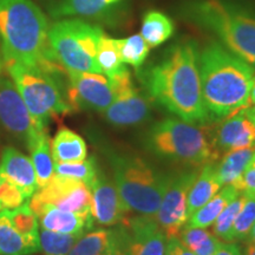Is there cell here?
Masks as SVG:
<instances>
[{
    "mask_svg": "<svg viewBox=\"0 0 255 255\" xmlns=\"http://www.w3.org/2000/svg\"><path fill=\"white\" fill-rule=\"evenodd\" d=\"M15 229L23 235L34 253L40 251L39 247V229L38 219L28 205H21L18 208L6 210Z\"/></svg>",
    "mask_w": 255,
    "mask_h": 255,
    "instance_id": "cell-28",
    "label": "cell"
},
{
    "mask_svg": "<svg viewBox=\"0 0 255 255\" xmlns=\"http://www.w3.org/2000/svg\"><path fill=\"white\" fill-rule=\"evenodd\" d=\"M250 239H251L252 242H254V244H255V223H254L253 228H252V232L250 234Z\"/></svg>",
    "mask_w": 255,
    "mask_h": 255,
    "instance_id": "cell-42",
    "label": "cell"
},
{
    "mask_svg": "<svg viewBox=\"0 0 255 255\" xmlns=\"http://www.w3.org/2000/svg\"><path fill=\"white\" fill-rule=\"evenodd\" d=\"M244 255H255V244L251 240L246 244Z\"/></svg>",
    "mask_w": 255,
    "mask_h": 255,
    "instance_id": "cell-41",
    "label": "cell"
},
{
    "mask_svg": "<svg viewBox=\"0 0 255 255\" xmlns=\"http://www.w3.org/2000/svg\"><path fill=\"white\" fill-rule=\"evenodd\" d=\"M115 90V101L103 111L104 119L114 127L126 128L142 124L150 119V101L135 88L126 65L108 77Z\"/></svg>",
    "mask_w": 255,
    "mask_h": 255,
    "instance_id": "cell-9",
    "label": "cell"
},
{
    "mask_svg": "<svg viewBox=\"0 0 255 255\" xmlns=\"http://www.w3.org/2000/svg\"><path fill=\"white\" fill-rule=\"evenodd\" d=\"M180 13L215 34L235 56L251 65L255 63V9L235 0H187Z\"/></svg>",
    "mask_w": 255,
    "mask_h": 255,
    "instance_id": "cell-4",
    "label": "cell"
},
{
    "mask_svg": "<svg viewBox=\"0 0 255 255\" xmlns=\"http://www.w3.org/2000/svg\"><path fill=\"white\" fill-rule=\"evenodd\" d=\"M251 102L255 104V85L253 87V89H252V92H251Z\"/></svg>",
    "mask_w": 255,
    "mask_h": 255,
    "instance_id": "cell-43",
    "label": "cell"
},
{
    "mask_svg": "<svg viewBox=\"0 0 255 255\" xmlns=\"http://www.w3.org/2000/svg\"><path fill=\"white\" fill-rule=\"evenodd\" d=\"M165 255H196L194 252H191L189 248H187L180 239L174 238L168 240L167 244V254Z\"/></svg>",
    "mask_w": 255,
    "mask_h": 255,
    "instance_id": "cell-39",
    "label": "cell"
},
{
    "mask_svg": "<svg viewBox=\"0 0 255 255\" xmlns=\"http://www.w3.org/2000/svg\"><path fill=\"white\" fill-rule=\"evenodd\" d=\"M251 117H252V116H251ZM253 121H254V124H255V120H253Z\"/></svg>",
    "mask_w": 255,
    "mask_h": 255,
    "instance_id": "cell-47",
    "label": "cell"
},
{
    "mask_svg": "<svg viewBox=\"0 0 255 255\" xmlns=\"http://www.w3.org/2000/svg\"><path fill=\"white\" fill-rule=\"evenodd\" d=\"M0 130L30 143L41 129L32 119L30 111L14 83L0 78Z\"/></svg>",
    "mask_w": 255,
    "mask_h": 255,
    "instance_id": "cell-13",
    "label": "cell"
},
{
    "mask_svg": "<svg viewBox=\"0 0 255 255\" xmlns=\"http://www.w3.org/2000/svg\"><path fill=\"white\" fill-rule=\"evenodd\" d=\"M34 252L9 220L7 212H0V255H30Z\"/></svg>",
    "mask_w": 255,
    "mask_h": 255,
    "instance_id": "cell-26",
    "label": "cell"
},
{
    "mask_svg": "<svg viewBox=\"0 0 255 255\" xmlns=\"http://www.w3.org/2000/svg\"><path fill=\"white\" fill-rule=\"evenodd\" d=\"M0 174L6 181L17 187L26 200L31 199L38 189L36 171L31 158L12 146L2 151Z\"/></svg>",
    "mask_w": 255,
    "mask_h": 255,
    "instance_id": "cell-18",
    "label": "cell"
},
{
    "mask_svg": "<svg viewBox=\"0 0 255 255\" xmlns=\"http://www.w3.org/2000/svg\"><path fill=\"white\" fill-rule=\"evenodd\" d=\"M144 144L158 157L194 167L214 163L220 155L215 135L207 126L196 127L177 119L155 123L145 132Z\"/></svg>",
    "mask_w": 255,
    "mask_h": 255,
    "instance_id": "cell-5",
    "label": "cell"
},
{
    "mask_svg": "<svg viewBox=\"0 0 255 255\" xmlns=\"http://www.w3.org/2000/svg\"><path fill=\"white\" fill-rule=\"evenodd\" d=\"M91 214L102 226H117L128 219L129 210L121 199L116 184L98 170L91 187Z\"/></svg>",
    "mask_w": 255,
    "mask_h": 255,
    "instance_id": "cell-15",
    "label": "cell"
},
{
    "mask_svg": "<svg viewBox=\"0 0 255 255\" xmlns=\"http://www.w3.org/2000/svg\"><path fill=\"white\" fill-rule=\"evenodd\" d=\"M31 151V161L34 167L38 188H43L55 175V162L51 154V142L46 130H41L30 143H27Z\"/></svg>",
    "mask_w": 255,
    "mask_h": 255,
    "instance_id": "cell-21",
    "label": "cell"
},
{
    "mask_svg": "<svg viewBox=\"0 0 255 255\" xmlns=\"http://www.w3.org/2000/svg\"><path fill=\"white\" fill-rule=\"evenodd\" d=\"M255 223V195L246 194L244 206L239 213L231 232V242L235 240H246L250 238Z\"/></svg>",
    "mask_w": 255,
    "mask_h": 255,
    "instance_id": "cell-35",
    "label": "cell"
},
{
    "mask_svg": "<svg viewBox=\"0 0 255 255\" xmlns=\"http://www.w3.org/2000/svg\"><path fill=\"white\" fill-rule=\"evenodd\" d=\"M81 237L72 234L51 232L41 228L39 231V247L44 255H68Z\"/></svg>",
    "mask_w": 255,
    "mask_h": 255,
    "instance_id": "cell-33",
    "label": "cell"
},
{
    "mask_svg": "<svg viewBox=\"0 0 255 255\" xmlns=\"http://www.w3.org/2000/svg\"><path fill=\"white\" fill-rule=\"evenodd\" d=\"M0 180H1V174H0Z\"/></svg>",
    "mask_w": 255,
    "mask_h": 255,
    "instance_id": "cell-46",
    "label": "cell"
},
{
    "mask_svg": "<svg viewBox=\"0 0 255 255\" xmlns=\"http://www.w3.org/2000/svg\"><path fill=\"white\" fill-rule=\"evenodd\" d=\"M111 229H95L83 234L68 255H104L109 248Z\"/></svg>",
    "mask_w": 255,
    "mask_h": 255,
    "instance_id": "cell-29",
    "label": "cell"
},
{
    "mask_svg": "<svg viewBox=\"0 0 255 255\" xmlns=\"http://www.w3.org/2000/svg\"><path fill=\"white\" fill-rule=\"evenodd\" d=\"M122 225L129 240L130 255H165L168 239L155 218L139 215L128 218Z\"/></svg>",
    "mask_w": 255,
    "mask_h": 255,
    "instance_id": "cell-16",
    "label": "cell"
},
{
    "mask_svg": "<svg viewBox=\"0 0 255 255\" xmlns=\"http://www.w3.org/2000/svg\"><path fill=\"white\" fill-rule=\"evenodd\" d=\"M116 44L122 63L129 64L136 69L141 68L150 49L141 34H133L123 39H116Z\"/></svg>",
    "mask_w": 255,
    "mask_h": 255,
    "instance_id": "cell-30",
    "label": "cell"
},
{
    "mask_svg": "<svg viewBox=\"0 0 255 255\" xmlns=\"http://www.w3.org/2000/svg\"><path fill=\"white\" fill-rule=\"evenodd\" d=\"M119 227L111 229V240L109 248L104 255H130L129 240L124 226L117 225Z\"/></svg>",
    "mask_w": 255,
    "mask_h": 255,
    "instance_id": "cell-37",
    "label": "cell"
},
{
    "mask_svg": "<svg viewBox=\"0 0 255 255\" xmlns=\"http://www.w3.org/2000/svg\"><path fill=\"white\" fill-rule=\"evenodd\" d=\"M51 205L60 210L91 216V190L75 178L55 174L31 196L28 206Z\"/></svg>",
    "mask_w": 255,
    "mask_h": 255,
    "instance_id": "cell-11",
    "label": "cell"
},
{
    "mask_svg": "<svg viewBox=\"0 0 255 255\" xmlns=\"http://www.w3.org/2000/svg\"><path fill=\"white\" fill-rule=\"evenodd\" d=\"M151 101L188 123L212 122L202 98L200 51L194 40H181L162 53L161 58L138 71Z\"/></svg>",
    "mask_w": 255,
    "mask_h": 255,
    "instance_id": "cell-1",
    "label": "cell"
},
{
    "mask_svg": "<svg viewBox=\"0 0 255 255\" xmlns=\"http://www.w3.org/2000/svg\"><path fill=\"white\" fill-rule=\"evenodd\" d=\"M253 68H254V69H255V63H254V64H253Z\"/></svg>",
    "mask_w": 255,
    "mask_h": 255,
    "instance_id": "cell-45",
    "label": "cell"
},
{
    "mask_svg": "<svg viewBox=\"0 0 255 255\" xmlns=\"http://www.w3.org/2000/svg\"><path fill=\"white\" fill-rule=\"evenodd\" d=\"M0 55H1V51H0ZM1 69H2V59L1 57H0V72H1Z\"/></svg>",
    "mask_w": 255,
    "mask_h": 255,
    "instance_id": "cell-44",
    "label": "cell"
},
{
    "mask_svg": "<svg viewBox=\"0 0 255 255\" xmlns=\"http://www.w3.org/2000/svg\"><path fill=\"white\" fill-rule=\"evenodd\" d=\"M255 151L253 148H244L229 150L222 158L221 163L216 167V173L221 186H235L244 174L247 164Z\"/></svg>",
    "mask_w": 255,
    "mask_h": 255,
    "instance_id": "cell-24",
    "label": "cell"
},
{
    "mask_svg": "<svg viewBox=\"0 0 255 255\" xmlns=\"http://www.w3.org/2000/svg\"><path fill=\"white\" fill-rule=\"evenodd\" d=\"M214 255H244L240 248L233 242H226V244H221V246L218 248Z\"/></svg>",
    "mask_w": 255,
    "mask_h": 255,
    "instance_id": "cell-40",
    "label": "cell"
},
{
    "mask_svg": "<svg viewBox=\"0 0 255 255\" xmlns=\"http://www.w3.org/2000/svg\"><path fill=\"white\" fill-rule=\"evenodd\" d=\"M216 173L215 163L206 164L202 167L201 173L197 175L193 186L190 187L187 197V216L190 218L196 210L205 206L213 196L219 193L221 188ZM188 221V220H187Z\"/></svg>",
    "mask_w": 255,
    "mask_h": 255,
    "instance_id": "cell-20",
    "label": "cell"
},
{
    "mask_svg": "<svg viewBox=\"0 0 255 255\" xmlns=\"http://www.w3.org/2000/svg\"><path fill=\"white\" fill-rule=\"evenodd\" d=\"M240 191L232 184L229 186H223L221 191L216 194L210 199L205 206H202L199 210H196L193 215L188 219L187 226L190 227H200L207 228L212 226L221 214L223 209L227 207L233 200L237 197Z\"/></svg>",
    "mask_w": 255,
    "mask_h": 255,
    "instance_id": "cell-23",
    "label": "cell"
},
{
    "mask_svg": "<svg viewBox=\"0 0 255 255\" xmlns=\"http://www.w3.org/2000/svg\"><path fill=\"white\" fill-rule=\"evenodd\" d=\"M200 77L212 121H223L251 105L255 69L222 44L213 41L200 53Z\"/></svg>",
    "mask_w": 255,
    "mask_h": 255,
    "instance_id": "cell-2",
    "label": "cell"
},
{
    "mask_svg": "<svg viewBox=\"0 0 255 255\" xmlns=\"http://www.w3.org/2000/svg\"><path fill=\"white\" fill-rule=\"evenodd\" d=\"M240 193L254 194L255 195V151L247 164L240 181L234 186Z\"/></svg>",
    "mask_w": 255,
    "mask_h": 255,
    "instance_id": "cell-38",
    "label": "cell"
},
{
    "mask_svg": "<svg viewBox=\"0 0 255 255\" xmlns=\"http://www.w3.org/2000/svg\"><path fill=\"white\" fill-rule=\"evenodd\" d=\"M5 66L32 119L41 129H46L55 117L71 113V105L64 97L60 87L59 72H49L15 62L6 63Z\"/></svg>",
    "mask_w": 255,
    "mask_h": 255,
    "instance_id": "cell-7",
    "label": "cell"
},
{
    "mask_svg": "<svg viewBox=\"0 0 255 255\" xmlns=\"http://www.w3.org/2000/svg\"><path fill=\"white\" fill-rule=\"evenodd\" d=\"M26 200L20 190L1 176L0 180V212L12 210L24 205Z\"/></svg>",
    "mask_w": 255,
    "mask_h": 255,
    "instance_id": "cell-36",
    "label": "cell"
},
{
    "mask_svg": "<svg viewBox=\"0 0 255 255\" xmlns=\"http://www.w3.org/2000/svg\"><path fill=\"white\" fill-rule=\"evenodd\" d=\"M69 88L66 100L72 109L103 113L115 101V90L110 79L103 73L79 72L66 70Z\"/></svg>",
    "mask_w": 255,
    "mask_h": 255,
    "instance_id": "cell-12",
    "label": "cell"
},
{
    "mask_svg": "<svg viewBox=\"0 0 255 255\" xmlns=\"http://www.w3.org/2000/svg\"><path fill=\"white\" fill-rule=\"evenodd\" d=\"M53 162H81L88 157L87 143L78 133L63 128L51 142Z\"/></svg>",
    "mask_w": 255,
    "mask_h": 255,
    "instance_id": "cell-22",
    "label": "cell"
},
{
    "mask_svg": "<svg viewBox=\"0 0 255 255\" xmlns=\"http://www.w3.org/2000/svg\"><path fill=\"white\" fill-rule=\"evenodd\" d=\"M171 19L157 11L148 12L143 17L141 36L149 47H156L167 41L174 34Z\"/></svg>",
    "mask_w": 255,
    "mask_h": 255,
    "instance_id": "cell-25",
    "label": "cell"
},
{
    "mask_svg": "<svg viewBox=\"0 0 255 255\" xmlns=\"http://www.w3.org/2000/svg\"><path fill=\"white\" fill-rule=\"evenodd\" d=\"M45 14L32 0H0V51L2 62L60 72L49 43Z\"/></svg>",
    "mask_w": 255,
    "mask_h": 255,
    "instance_id": "cell-3",
    "label": "cell"
},
{
    "mask_svg": "<svg viewBox=\"0 0 255 255\" xmlns=\"http://www.w3.org/2000/svg\"><path fill=\"white\" fill-rule=\"evenodd\" d=\"M215 143L219 151L255 146V124L250 107L223 120L215 133Z\"/></svg>",
    "mask_w": 255,
    "mask_h": 255,
    "instance_id": "cell-17",
    "label": "cell"
},
{
    "mask_svg": "<svg viewBox=\"0 0 255 255\" xmlns=\"http://www.w3.org/2000/svg\"><path fill=\"white\" fill-rule=\"evenodd\" d=\"M115 184L129 212L155 218L168 186L169 175L162 174L141 156L108 152Z\"/></svg>",
    "mask_w": 255,
    "mask_h": 255,
    "instance_id": "cell-6",
    "label": "cell"
},
{
    "mask_svg": "<svg viewBox=\"0 0 255 255\" xmlns=\"http://www.w3.org/2000/svg\"><path fill=\"white\" fill-rule=\"evenodd\" d=\"M245 200H246V194L240 193L222 210L221 214L218 216V219L213 223L214 225L213 233H214L215 237L222 239V240L227 242H231V232L233 223H234L238 214L240 213L242 206L245 203Z\"/></svg>",
    "mask_w": 255,
    "mask_h": 255,
    "instance_id": "cell-34",
    "label": "cell"
},
{
    "mask_svg": "<svg viewBox=\"0 0 255 255\" xmlns=\"http://www.w3.org/2000/svg\"><path fill=\"white\" fill-rule=\"evenodd\" d=\"M196 170H186L169 175L168 186L162 196L155 220L168 240L180 237L187 225V197L197 177Z\"/></svg>",
    "mask_w": 255,
    "mask_h": 255,
    "instance_id": "cell-10",
    "label": "cell"
},
{
    "mask_svg": "<svg viewBox=\"0 0 255 255\" xmlns=\"http://www.w3.org/2000/svg\"><path fill=\"white\" fill-rule=\"evenodd\" d=\"M101 27L82 19H63L49 27V43L56 58L65 70L102 73L96 62Z\"/></svg>",
    "mask_w": 255,
    "mask_h": 255,
    "instance_id": "cell-8",
    "label": "cell"
},
{
    "mask_svg": "<svg viewBox=\"0 0 255 255\" xmlns=\"http://www.w3.org/2000/svg\"><path fill=\"white\" fill-rule=\"evenodd\" d=\"M129 0H53L50 13L53 18L90 19L111 25L126 17Z\"/></svg>",
    "mask_w": 255,
    "mask_h": 255,
    "instance_id": "cell-14",
    "label": "cell"
},
{
    "mask_svg": "<svg viewBox=\"0 0 255 255\" xmlns=\"http://www.w3.org/2000/svg\"><path fill=\"white\" fill-rule=\"evenodd\" d=\"M96 62L100 66L102 73L107 77L113 76L122 68L123 63L121 60L119 47H117L115 38L108 37L105 33L102 34L98 41Z\"/></svg>",
    "mask_w": 255,
    "mask_h": 255,
    "instance_id": "cell-31",
    "label": "cell"
},
{
    "mask_svg": "<svg viewBox=\"0 0 255 255\" xmlns=\"http://www.w3.org/2000/svg\"><path fill=\"white\" fill-rule=\"evenodd\" d=\"M55 174L75 178L90 188L98 174V167L94 157L81 162H55Z\"/></svg>",
    "mask_w": 255,
    "mask_h": 255,
    "instance_id": "cell-32",
    "label": "cell"
},
{
    "mask_svg": "<svg viewBox=\"0 0 255 255\" xmlns=\"http://www.w3.org/2000/svg\"><path fill=\"white\" fill-rule=\"evenodd\" d=\"M30 208L39 220L41 228L46 231L82 237L94 225L92 215L85 216L65 212L51 205H36L30 206Z\"/></svg>",
    "mask_w": 255,
    "mask_h": 255,
    "instance_id": "cell-19",
    "label": "cell"
},
{
    "mask_svg": "<svg viewBox=\"0 0 255 255\" xmlns=\"http://www.w3.org/2000/svg\"><path fill=\"white\" fill-rule=\"evenodd\" d=\"M180 241L196 255H214L222 242L206 228L184 226L180 233Z\"/></svg>",
    "mask_w": 255,
    "mask_h": 255,
    "instance_id": "cell-27",
    "label": "cell"
}]
</instances>
